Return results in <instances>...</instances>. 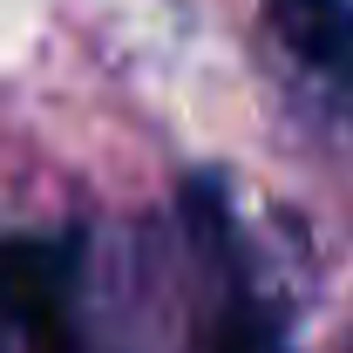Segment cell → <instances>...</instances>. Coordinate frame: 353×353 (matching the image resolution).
I'll list each match as a JSON object with an SVG mask.
<instances>
[{
    "mask_svg": "<svg viewBox=\"0 0 353 353\" xmlns=\"http://www.w3.org/2000/svg\"><path fill=\"white\" fill-rule=\"evenodd\" d=\"M190 218H197V238L211 245V259H218V272H224L218 312H211V353H292L279 312L265 306V299H252L245 279L224 265V259H231V238H224V211H218V197H211V183L190 190Z\"/></svg>",
    "mask_w": 353,
    "mask_h": 353,
    "instance_id": "2",
    "label": "cell"
},
{
    "mask_svg": "<svg viewBox=\"0 0 353 353\" xmlns=\"http://www.w3.org/2000/svg\"><path fill=\"white\" fill-rule=\"evenodd\" d=\"M265 28L312 75L353 88V0H265Z\"/></svg>",
    "mask_w": 353,
    "mask_h": 353,
    "instance_id": "3",
    "label": "cell"
},
{
    "mask_svg": "<svg viewBox=\"0 0 353 353\" xmlns=\"http://www.w3.org/2000/svg\"><path fill=\"white\" fill-rule=\"evenodd\" d=\"M0 353H88L68 245L0 238Z\"/></svg>",
    "mask_w": 353,
    "mask_h": 353,
    "instance_id": "1",
    "label": "cell"
}]
</instances>
